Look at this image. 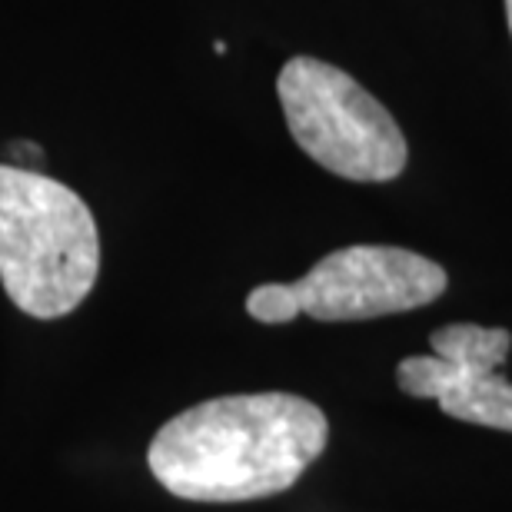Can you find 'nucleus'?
Masks as SVG:
<instances>
[{
	"mask_svg": "<svg viewBox=\"0 0 512 512\" xmlns=\"http://www.w3.org/2000/svg\"><path fill=\"white\" fill-rule=\"evenodd\" d=\"M100 273V233L84 200L37 170L0 163V283L34 320H60Z\"/></svg>",
	"mask_w": 512,
	"mask_h": 512,
	"instance_id": "2",
	"label": "nucleus"
},
{
	"mask_svg": "<svg viewBox=\"0 0 512 512\" xmlns=\"http://www.w3.org/2000/svg\"><path fill=\"white\" fill-rule=\"evenodd\" d=\"M10 153H14V157H20V160H40L44 157V153H40V147L37 143H10Z\"/></svg>",
	"mask_w": 512,
	"mask_h": 512,
	"instance_id": "7",
	"label": "nucleus"
},
{
	"mask_svg": "<svg viewBox=\"0 0 512 512\" xmlns=\"http://www.w3.org/2000/svg\"><path fill=\"white\" fill-rule=\"evenodd\" d=\"M286 127L323 170L353 183H386L406 170V137L389 110L340 67L293 57L276 80Z\"/></svg>",
	"mask_w": 512,
	"mask_h": 512,
	"instance_id": "3",
	"label": "nucleus"
},
{
	"mask_svg": "<svg viewBox=\"0 0 512 512\" xmlns=\"http://www.w3.org/2000/svg\"><path fill=\"white\" fill-rule=\"evenodd\" d=\"M433 356H409L396 366L406 396L436 399L459 423L512 433V383L499 376L512 333L499 326L453 323L429 336Z\"/></svg>",
	"mask_w": 512,
	"mask_h": 512,
	"instance_id": "5",
	"label": "nucleus"
},
{
	"mask_svg": "<svg viewBox=\"0 0 512 512\" xmlns=\"http://www.w3.org/2000/svg\"><path fill=\"white\" fill-rule=\"evenodd\" d=\"M506 20H509V34H512V0H506Z\"/></svg>",
	"mask_w": 512,
	"mask_h": 512,
	"instance_id": "8",
	"label": "nucleus"
},
{
	"mask_svg": "<svg viewBox=\"0 0 512 512\" xmlns=\"http://www.w3.org/2000/svg\"><path fill=\"white\" fill-rule=\"evenodd\" d=\"M247 313L260 323H290L300 316V303L290 283H263L247 296Z\"/></svg>",
	"mask_w": 512,
	"mask_h": 512,
	"instance_id": "6",
	"label": "nucleus"
},
{
	"mask_svg": "<svg viewBox=\"0 0 512 512\" xmlns=\"http://www.w3.org/2000/svg\"><path fill=\"white\" fill-rule=\"evenodd\" d=\"M330 423L293 393L220 396L157 429L147 466L167 493L190 503H250L286 493L323 456Z\"/></svg>",
	"mask_w": 512,
	"mask_h": 512,
	"instance_id": "1",
	"label": "nucleus"
},
{
	"mask_svg": "<svg viewBox=\"0 0 512 512\" xmlns=\"http://www.w3.org/2000/svg\"><path fill=\"white\" fill-rule=\"evenodd\" d=\"M446 270L403 247H343L290 283L300 313L320 323H353L406 313L443 296Z\"/></svg>",
	"mask_w": 512,
	"mask_h": 512,
	"instance_id": "4",
	"label": "nucleus"
}]
</instances>
